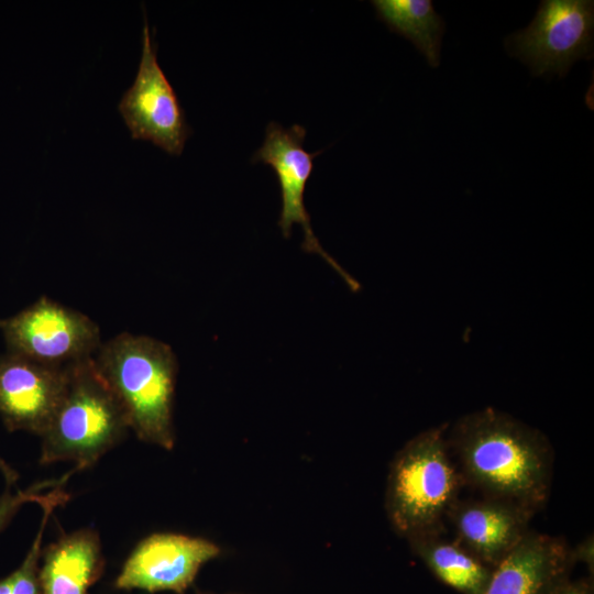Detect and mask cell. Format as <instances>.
Segmentation results:
<instances>
[{
    "label": "cell",
    "instance_id": "6da1fadb",
    "mask_svg": "<svg viewBox=\"0 0 594 594\" xmlns=\"http://www.w3.org/2000/svg\"><path fill=\"white\" fill-rule=\"evenodd\" d=\"M447 441L463 482L485 497L512 502L534 513L547 503L553 454L539 430L486 408L460 418Z\"/></svg>",
    "mask_w": 594,
    "mask_h": 594
},
{
    "label": "cell",
    "instance_id": "7a4b0ae2",
    "mask_svg": "<svg viewBox=\"0 0 594 594\" xmlns=\"http://www.w3.org/2000/svg\"><path fill=\"white\" fill-rule=\"evenodd\" d=\"M92 360L138 439L172 450L178 371L173 349L148 336L122 332L102 342Z\"/></svg>",
    "mask_w": 594,
    "mask_h": 594
},
{
    "label": "cell",
    "instance_id": "3957f363",
    "mask_svg": "<svg viewBox=\"0 0 594 594\" xmlns=\"http://www.w3.org/2000/svg\"><path fill=\"white\" fill-rule=\"evenodd\" d=\"M130 430L120 402L92 358L68 365L61 402L41 438L40 463L74 462L78 471L94 466Z\"/></svg>",
    "mask_w": 594,
    "mask_h": 594
},
{
    "label": "cell",
    "instance_id": "277c9868",
    "mask_svg": "<svg viewBox=\"0 0 594 594\" xmlns=\"http://www.w3.org/2000/svg\"><path fill=\"white\" fill-rule=\"evenodd\" d=\"M463 484L450 458L444 427L420 432L389 465L385 512L392 528L406 540L443 528V518Z\"/></svg>",
    "mask_w": 594,
    "mask_h": 594
},
{
    "label": "cell",
    "instance_id": "5b68a950",
    "mask_svg": "<svg viewBox=\"0 0 594 594\" xmlns=\"http://www.w3.org/2000/svg\"><path fill=\"white\" fill-rule=\"evenodd\" d=\"M594 2L543 0L530 24L504 41L531 75L564 77L579 59L593 57Z\"/></svg>",
    "mask_w": 594,
    "mask_h": 594
},
{
    "label": "cell",
    "instance_id": "8992f818",
    "mask_svg": "<svg viewBox=\"0 0 594 594\" xmlns=\"http://www.w3.org/2000/svg\"><path fill=\"white\" fill-rule=\"evenodd\" d=\"M0 330L9 353L53 366L92 358L102 343L94 320L46 296L0 319Z\"/></svg>",
    "mask_w": 594,
    "mask_h": 594
},
{
    "label": "cell",
    "instance_id": "52a82bcc",
    "mask_svg": "<svg viewBox=\"0 0 594 594\" xmlns=\"http://www.w3.org/2000/svg\"><path fill=\"white\" fill-rule=\"evenodd\" d=\"M118 108L133 139L150 140L169 154H182L193 131L172 84L157 62L146 18L139 70Z\"/></svg>",
    "mask_w": 594,
    "mask_h": 594
},
{
    "label": "cell",
    "instance_id": "ba28073f",
    "mask_svg": "<svg viewBox=\"0 0 594 594\" xmlns=\"http://www.w3.org/2000/svg\"><path fill=\"white\" fill-rule=\"evenodd\" d=\"M306 134L307 131L302 125L293 124L284 128L276 122H270L264 142L254 153L252 162L270 165L276 174L282 194L278 226L283 235L288 238L295 223L301 226L305 235L302 249L323 257L348 285L356 290L359 284L324 252L310 226V216L305 207L304 195L314 170V161L322 153V150L307 152L304 147Z\"/></svg>",
    "mask_w": 594,
    "mask_h": 594
},
{
    "label": "cell",
    "instance_id": "9c48e42d",
    "mask_svg": "<svg viewBox=\"0 0 594 594\" xmlns=\"http://www.w3.org/2000/svg\"><path fill=\"white\" fill-rule=\"evenodd\" d=\"M217 543L176 532H155L143 538L125 560L114 581L118 590L184 594L204 564L217 558Z\"/></svg>",
    "mask_w": 594,
    "mask_h": 594
},
{
    "label": "cell",
    "instance_id": "30bf717a",
    "mask_svg": "<svg viewBox=\"0 0 594 594\" xmlns=\"http://www.w3.org/2000/svg\"><path fill=\"white\" fill-rule=\"evenodd\" d=\"M68 365L37 363L7 352L0 355V417L10 432L45 431L63 396Z\"/></svg>",
    "mask_w": 594,
    "mask_h": 594
},
{
    "label": "cell",
    "instance_id": "8fae6325",
    "mask_svg": "<svg viewBox=\"0 0 594 594\" xmlns=\"http://www.w3.org/2000/svg\"><path fill=\"white\" fill-rule=\"evenodd\" d=\"M534 512L512 502L483 497L460 499L449 507L453 537L494 568L529 534Z\"/></svg>",
    "mask_w": 594,
    "mask_h": 594
},
{
    "label": "cell",
    "instance_id": "7c38bea8",
    "mask_svg": "<svg viewBox=\"0 0 594 594\" xmlns=\"http://www.w3.org/2000/svg\"><path fill=\"white\" fill-rule=\"evenodd\" d=\"M561 537L530 530L493 569L480 594H544L575 562Z\"/></svg>",
    "mask_w": 594,
    "mask_h": 594
},
{
    "label": "cell",
    "instance_id": "4fadbf2b",
    "mask_svg": "<svg viewBox=\"0 0 594 594\" xmlns=\"http://www.w3.org/2000/svg\"><path fill=\"white\" fill-rule=\"evenodd\" d=\"M41 594H89L105 570L99 534L81 528L42 550Z\"/></svg>",
    "mask_w": 594,
    "mask_h": 594
},
{
    "label": "cell",
    "instance_id": "5bb4252c",
    "mask_svg": "<svg viewBox=\"0 0 594 594\" xmlns=\"http://www.w3.org/2000/svg\"><path fill=\"white\" fill-rule=\"evenodd\" d=\"M413 552L444 584L462 594H480L492 573L454 537L449 538L444 527L407 539Z\"/></svg>",
    "mask_w": 594,
    "mask_h": 594
},
{
    "label": "cell",
    "instance_id": "9a60e30c",
    "mask_svg": "<svg viewBox=\"0 0 594 594\" xmlns=\"http://www.w3.org/2000/svg\"><path fill=\"white\" fill-rule=\"evenodd\" d=\"M377 18L407 40L425 56L429 66L440 64L443 19L430 0H373Z\"/></svg>",
    "mask_w": 594,
    "mask_h": 594
},
{
    "label": "cell",
    "instance_id": "2e32d148",
    "mask_svg": "<svg viewBox=\"0 0 594 594\" xmlns=\"http://www.w3.org/2000/svg\"><path fill=\"white\" fill-rule=\"evenodd\" d=\"M62 486L50 490L38 502L43 516L37 534L21 564L0 580V594H41L40 564L44 531L54 509L69 499Z\"/></svg>",
    "mask_w": 594,
    "mask_h": 594
},
{
    "label": "cell",
    "instance_id": "e0dca14e",
    "mask_svg": "<svg viewBox=\"0 0 594 594\" xmlns=\"http://www.w3.org/2000/svg\"><path fill=\"white\" fill-rule=\"evenodd\" d=\"M76 473L74 469L59 479L38 482L26 490L12 493L6 491L0 494V534L7 528L10 521L18 514L20 508L26 503H38L50 491L56 486L64 485L68 479Z\"/></svg>",
    "mask_w": 594,
    "mask_h": 594
},
{
    "label": "cell",
    "instance_id": "ac0fdd59",
    "mask_svg": "<svg viewBox=\"0 0 594 594\" xmlns=\"http://www.w3.org/2000/svg\"><path fill=\"white\" fill-rule=\"evenodd\" d=\"M544 594H592V587L585 581H571L565 575L556 581Z\"/></svg>",
    "mask_w": 594,
    "mask_h": 594
},
{
    "label": "cell",
    "instance_id": "d6986e66",
    "mask_svg": "<svg viewBox=\"0 0 594 594\" xmlns=\"http://www.w3.org/2000/svg\"><path fill=\"white\" fill-rule=\"evenodd\" d=\"M575 560H581L586 564L593 565V537H586L575 548H573Z\"/></svg>",
    "mask_w": 594,
    "mask_h": 594
},
{
    "label": "cell",
    "instance_id": "ffe728a7",
    "mask_svg": "<svg viewBox=\"0 0 594 594\" xmlns=\"http://www.w3.org/2000/svg\"><path fill=\"white\" fill-rule=\"evenodd\" d=\"M0 473L2 474L8 486L15 485L19 479V473L9 463H7L6 460L1 458V455H0Z\"/></svg>",
    "mask_w": 594,
    "mask_h": 594
}]
</instances>
